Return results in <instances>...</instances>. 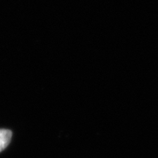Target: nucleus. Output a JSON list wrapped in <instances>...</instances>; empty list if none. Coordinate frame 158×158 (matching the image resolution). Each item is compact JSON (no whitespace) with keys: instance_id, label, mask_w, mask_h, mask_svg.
<instances>
[{"instance_id":"obj_1","label":"nucleus","mask_w":158,"mask_h":158,"mask_svg":"<svg viewBox=\"0 0 158 158\" xmlns=\"http://www.w3.org/2000/svg\"><path fill=\"white\" fill-rule=\"evenodd\" d=\"M12 138V132L10 130L0 129V152L8 146Z\"/></svg>"}]
</instances>
